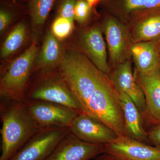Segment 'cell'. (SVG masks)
Segmentation results:
<instances>
[{"instance_id": "6da1fadb", "label": "cell", "mask_w": 160, "mask_h": 160, "mask_svg": "<svg viewBox=\"0 0 160 160\" xmlns=\"http://www.w3.org/2000/svg\"><path fill=\"white\" fill-rule=\"evenodd\" d=\"M2 122L0 160H9L40 128L26 111L23 101L1 98Z\"/></svg>"}, {"instance_id": "cb8c5ba5", "label": "cell", "mask_w": 160, "mask_h": 160, "mask_svg": "<svg viewBox=\"0 0 160 160\" xmlns=\"http://www.w3.org/2000/svg\"><path fill=\"white\" fill-rule=\"evenodd\" d=\"M147 134L149 142L153 146L160 149V123L154 125Z\"/></svg>"}, {"instance_id": "52a82bcc", "label": "cell", "mask_w": 160, "mask_h": 160, "mask_svg": "<svg viewBox=\"0 0 160 160\" xmlns=\"http://www.w3.org/2000/svg\"><path fill=\"white\" fill-rule=\"evenodd\" d=\"M69 129L80 140L92 144L106 145L118 137L109 126L83 112L75 118Z\"/></svg>"}, {"instance_id": "3957f363", "label": "cell", "mask_w": 160, "mask_h": 160, "mask_svg": "<svg viewBox=\"0 0 160 160\" xmlns=\"http://www.w3.org/2000/svg\"><path fill=\"white\" fill-rule=\"evenodd\" d=\"M40 71L42 74L39 79L26 89L25 100L57 103L81 112L72 93L58 71Z\"/></svg>"}, {"instance_id": "ba28073f", "label": "cell", "mask_w": 160, "mask_h": 160, "mask_svg": "<svg viewBox=\"0 0 160 160\" xmlns=\"http://www.w3.org/2000/svg\"><path fill=\"white\" fill-rule=\"evenodd\" d=\"M103 153L104 145L84 142L70 132L46 160H90Z\"/></svg>"}, {"instance_id": "9c48e42d", "label": "cell", "mask_w": 160, "mask_h": 160, "mask_svg": "<svg viewBox=\"0 0 160 160\" xmlns=\"http://www.w3.org/2000/svg\"><path fill=\"white\" fill-rule=\"evenodd\" d=\"M106 12L104 32L111 62L117 66L126 60L129 44L127 29L114 16Z\"/></svg>"}, {"instance_id": "484cf974", "label": "cell", "mask_w": 160, "mask_h": 160, "mask_svg": "<svg viewBox=\"0 0 160 160\" xmlns=\"http://www.w3.org/2000/svg\"><path fill=\"white\" fill-rule=\"evenodd\" d=\"M102 1V0H87L89 5L91 6V7H93V8L99 3H100Z\"/></svg>"}, {"instance_id": "44dd1931", "label": "cell", "mask_w": 160, "mask_h": 160, "mask_svg": "<svg viewBox=\"0 0 160 160\" xmlns=\"http://www.w3.org/2000/svg\"><path fill=\"white\" fill-rule=\"evenodd\" d=\"M5 4L1 5L0 9V32L1 34L9 26L18 13L17 9L14 8L13 3L5 2Z\"/></svg>"}, {"instance_id": "277c9868", "label": "cell", "mask_w": 160, "mask_h": 160, "mask_svg": "<svg viewBox=\"0 0 160 160\" xmlns=\"http://www.w3.org/2000/svg\"><path fill=\"white\" fill-rule=\"evenodd\" d=\"M26 111L40 128H69L81 112L57 103L25 99Z\"/></svg>"}, {"instance_id": "f1b7e54d", "label": "cell", "mask_w": 160, "mask_h": 160, "mask_svg": "<svg viewBox=\"0 0 160 160\" xmlns=\"http://www.w3.org/2000/svg\"><path fill=\"white\" fill-rule=\"evenodd\" d=\"M158 69H159V70L160 73V66H159V67Z\"/></svg>"}, {"instance_id": "7402d4cb", "label": "cell", "mask_w": 160, "mask_h": 160, "mask_svg": "<svg viewBox=\"0 0 160 160\" xmlns=\"http://www.w3.org/2000/svg\"><path fill=\"white\" fill-rule=\"evenodd\" d=\"M93 7L87 0H77L74 9V20L79 24H85L89 21Z\"/></svg>"}, {"instance_id": "d4e9b609", "label": "cell", "mask_w": 160, "mask_h": 160, "mask_svg": "<svg viewBox=\"0 0 160 160\" xmlns=\"http://www.w3.org/2000/svg\"><path fill=\"white\" fill-rule=\"evenodd\" d=\"M95 160H121L107 153H103L95 158Z\"/></svg>"}, {"instance_id": "4316f807", "label": "cell", "mask_w": 160, "mask_h": 160, "mask_svg": "<svg viewBox=\"0 0 160 160\" xmlns=\"http://www.w3.org/2000/svg\"><path fill=\"white\" fill-rule=\"evenodd\" d=\"M158 47L159 49V51L160 52V38L158 40Z\"/></svg>"}, {"instance_id": "e0dca14e", "label": "cell", "mask_w": 160, "mask_h": 160, "mask_svg": "<svg viewBox=\"0 0 160 160\" xmlns=\"http://www.w3.org/2000/svg\"><path fill=\"white\" fill-rule=\"evenodd\" d=\"M119 94L127 135L146 143L149 139L148 134L143 127L142 113L129 96L124 93Z\"/></svg>"}, {"instance_id": "4fadbf2b", "label": "cell", "mask_w": 160, "mask_h": 160, "mask_svg": "<svg viewBox=\"0 0 160 160\" xmlns=\"http://www.w3.org/2000/svg\"><path fill=\"white\" fill-rule=\"evenodd\" d=\"M127 21L137 24L132 34L134 43L157 41L160 38V8L135 12Z\"/></svg>"}, {"instance_id": "5bb4252c", "label": "cell", "mask_w": 160, "mask_h": 160, "mask_svg": "<svg viewBox=\"0 0 160 160\" xmlns=\"http://www.w3.org/2000/svg\"><path fill=\"white\" fill-rule=\"evenodd\" d=\"M105 11L126 22L135 12L160 8V0H102L100 2Z\"/></svg>"}, {"instance_id": "d6986e66", "label": "cell", "mask_w": 160, "mask_h": 160, "mask_svg": "<svg viewBox=\"0 0 160 160\" xmlns=\"http://www.w3.org/2000/svg\"><path fill=\"white\" fill-rule=\"evenodd\" d=\"M27 27L25 21L14 27L4 41L1 50V57L6 58L19 49L26 40Z\"/></svg>"}, {"instance_id": "ac0fdd59", "label": "cell", "mask_w": 160, "mask_h": 160, "mask_svg": "<svg viewBox=\"0 0 160 160\" xmlns=\"http://www.w3.org/2000/svg\"><path fill=\"white\" fill-rule=\"evenodd\" d=\"M56 0H29L28 12L32 29L39 32L49 16Z\"/></svg>"}, {"instance_id": "603a6c76", "label": "cell", "mask_w": 160, "mask_h": 160, "mask_svg": "<svg viewBox=\"0 0 160 160\" xmlns=\"http://www.w3.org/2000/svg\"><path fill=\"white\" fill-rule=\"evenodd\" d=\"M77 0H59L57 8V17L74 21V9Z\"/></svg>"}, {"instance_id": "2e32d148", "label": "cell", "mask_w": 160, "mask_h": 160, "mask_svg": "<svg viewBox=\"0 0 160 160\" xmlns=\"http://www.w3.org/2000/svg\"><path fill=\"white\" fill-rule=\"evenodd\" d=\"M130 53L136 72H147L158 69L160 64V52L158 40L135 43L130 48Z\"/></svg>"}, {"instance_id": "7c38bea8", "label": "cell", "mask_w": 160, "mask_h": 160, "mask_svg": "<svg viewBox=\"0 0 160 160\" xmlns=\"http://www.w3.org/2000/svg\"><path fill=\"white\" fill-rule=\"evenodd\" d=\"M81 42L88 58L99 70L109 75L110 69L107 62L106 44L101 29L95 27L87 30L82 35Z\"/></svg>"}, {"instance_id": "7a4b0ae2", "label": "cell", "mask_w": 160, "mask_h": 160, "mask_svg": "<svg viewBox=\"0 0 160 160\" xmlns=\"http://www.w3.org/2000/svg\"><path fill=\"white\" fill-rule=\"evenodd\" d=\"M39 52L36 40L9 64L0 80L1 98L24 101Z\"/></svg>"}, {"instance_id": "83f0119b", "label": "cell", "mask_w": 160, "mask_h": 160, "mask_svg": "<svg viewBox=\"0 0 160 160\" xmlns=\"http://www.w3.org/2000/svg\"><path fill=\"white\" fill-rule=\"evenodd\" d=\"M20 1H24V2H28L29 0H20Z\"/></svg>"}, {"instance_id": "30bf717a", "label": "cell", "mask_w": 160, "mask_h": 160, "mask_svg": "<svg viewBox=\"0 0 160 160\" xmlns=\"http://www.w3.org/2000/svg\"><path fill=\"white\" fill-rule=\"evenodd\" d=\"M109 79L118 93L129 96L142 114H146L145 96L142 88L135 79L131 62L125 60L109 75Z\"/></svg>"}, {"instance_id": "ffe728a7", "label": "cell", "mask_w": 160, "mask_h": 160, "mask_svg": "<svg viewBox=\"0 0 160 160\" xmlns=\"http://www.w3.org/2000/svg\"><path fill=\"white\" fill-rule=\"evenodd\" d=\"M74 28V22L61 17H57L52 24V33L59 40L69 36Z\"/></svg>"}, {"instance_id": "8992f818", "label": "cell", "mask_w": 160, "mask_h": 160, "mask_svg": "<svg viewBox=\"0 0 160 160\" xmlns=\"http://www.w3.org/2000/svg\"><path fill=\"white\" fill-rule=\"evenodd\" d=\"M104 153L121 160H160V149L128 136H118L104 145Z\"/></svg>"}, {"instance_id": "8fae6325", "label": "cell", "mask_w": 160, "mask_h": 160, "mask_svg": "<svg viewBox=\"0 0 160 160\" xmlns=\"http://www.w3.org/2000/svg\"><path fill=\"white\" fill-rule=\"evenodd\" d=\"M134 78L144 93L146 114L154 125L160 123V73L159 69L147 72H136Z\"/></svg>"}, {"instance_id": "5b68a950", "label": "cell", "mask_w": 160, "mask_h": 160, "mask_svg": "<svg viewBox=\"0 0 160 160\" xmlns=\"http://www.w3.org/2000/svg\"><path fill=\"white\" fill-rule=\"evenodd\" d=\"M70 132L69 128H42L9 160H46Z\"/></svg>"}, {"instance_id": "9a60e30c", "label": "cell", "mask_w": 160, "mask_h": 160, "mask_svg": "<svg viewBox=\"0 0 160 160\" xmlns=\"http://www.w3.org/2000/svg\"><path fill=\"white\" fill-rule=\"evenodd\" d=\"M59 41L51 31L47 32L35 62L36 70L52 71L58 67L66 52Z\"/></svg>"}]
</instances>
